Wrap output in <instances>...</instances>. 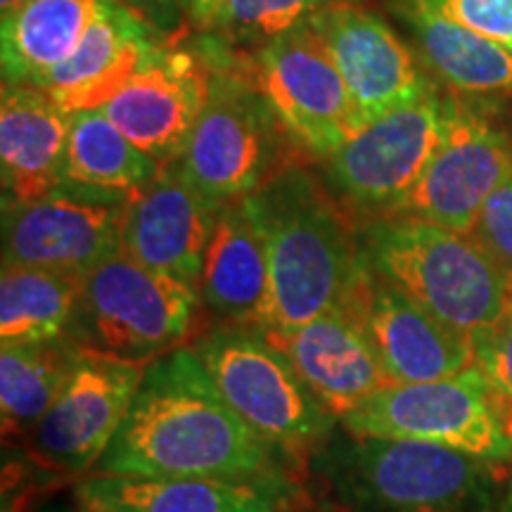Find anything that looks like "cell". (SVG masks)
<instances>
[{"instance_id":"obj_8","label":"cell","mask_w":512,"mask_h":512,"mask_svg":"<svg viewBox=\"0 0 512 512\" xmlns=\"http://www.w3.org/2000/svg\"><path fill=\"white\" fill-rule=\"evenodd\" d=\"M285 126L245 76L211 74L209 95L176 166L216 207L245 200L292 166Z\"/></svg>"},{"instance_id":"obj_29","label":"cell","mask_w":512,"mask_h":512,"mask_svg":"<svg viewBox=\"0 0 512 512\" xmlns=\"http://www.w3.org/2000/svg\"><path fill=\"white\" fill-rule=\"evenodd\" d=\"M475 366L489 382L505 425H512V306L489 328L472 332Z\"/></svg>"},{"instance_id":"obj_26","label":"cell","mask_w":512,"mask_h":512,"mask_svg":"<svg viewBox=\"0 0 512 512\" xmlns=\"http://www.w3.org/2000/svg\"><path fill=\"white\" fill-rule=\"evenodd\" d=\"M162 166L131 143L102 110L69 114L64 181L131 195L150 183Z\"/></svg>"},{"instance_id":"obj_18","label":"cell","mask_w":512,"mask_h":512,"mask_svg":"<svg viewBox=\"0 0 512 512\" xmlns=\"http://www.w3.org/2000/svg\"><path fill=\"white\" fill-rule=\"evenodd\" d=\"M164 48L159 31L110 0L72 57L43 76L36 88H43L67 114L100 110Z\"/></svg>"},{"instance_id":"obj_31","label":"cell","mask_w":512,"mask_h":512,"mask_svg":"<svg viewBox=\"0 0 512 512\" xmlns=\"http://www.w3.org/2000/svg\"><path fill=\"white\" fill-rule=\"evenodd\" d=\"M470 235L512 275V181L486 200Z\"/></svg>"},{"instance_id":"obj_30","label":"cell","mask_w":512,"mask_h":512,"mask_svg":"<svg viewBox=\"0 0 512 512\" xmlns=\"http://www.w3.org/2000/svg\"><path fill=\"white\" fill-rule=\"evenodd\" d=\"M453 22L477 34L512 43V0H422Z\"/></svg>"},{"instance_id":"obj_13","label":"cell","mask_w":512,"mask_h":512,"mask_svg":"<svg viewBox=\"0 0 512 512\" xmlns=\"http://www.w3.org/2000/svg\"><path fill=\"white\" fill-rule=\"evenodd\" d=\"M145 366L81 347L50 411L29 434L34 456L62 475H93L131 408Z\"/></svg>"},{"instance_id":"obj_12","label":"cell","mask_w":512,"mask_h":512,"mask_svg":"<svg viewBox=\"0 0 512 512\" xmlns=\"http://www.w3.org/2000/svg\"><path fill=\"white\" fill-rule=\"evenodd\" d=\"M254 83L287 136L323 162L361 128L347 83L309 22L264 43Z\"/></svg>"},{"instance_id":"obj_34","label":"cell","mask_w":512,"mask_h":512,"mask_svg":"<svg viewBox=\"0 0 512 512\" xmlns=\"http://www.w3.org/2000/svg\"><path fill=\"white\" fill-rule=\"evenodd\" d=\"M22 3H27V0H0V10H3V15H8V12L17 10Z\"/></svg>"},{"instance_id":"obj_1","label":"cell","mask_w":512,"mask_h":512,"mask_svg":"<svg viewBox=\"0 0 512 512\" xmlns=\"http://www.w3.org/2000/svg\"><path fill=\"white\" fill-rule=\"evenodd\" d=\"M299 470L228 406L188 342L147 363L93 475L299 484Z\"/></svg>"},{"instance_id":"obj_37","label":"cell","mask_w":512,"mask_h":512,"mask_svg":"<svg viewBox=\"0 0 512 512\" xmlns=\"http://www.w3.org/2000/svg\"><path fill=\"white\" fill-rule=\"evenodd\" d=\"M183 5H185V8H188V0H183Z\"/></svg>"},{"instance_id":"obj_25","label":"cell","mask_w":512,"mask_h":512,"mask_svg":"<svg viewBox=\"0 0 512 512\" xmlns=\"http://www.w3.org/2000/svg\"><path fill=\"white\" fill-rule=\"evenodd\" d=\"M83 275L46 268L3 266L0 347L76 342Z\"/></svg>"},{"instance_id":"obj_39","label":"cell","mask_w":512,"mask_h":512,"mask_svg":"<svg viewBox=\"0 0 512 512\" xmlns=\"http://www.w3.org/2000/svg\"><path fill=\"white\" fill-rule=\"evenodd\" d=\"M508 48H510V50H512V43H510V46H508Z\"/></svg>"},{"instance_id":"obj_33","label":"cell","mask_w":512,"mask_h":512,"mask_svg":"<svg viewBox=\"0 0 512 512\" xmlns=\"http://www.w3.org/2000/svg\"><path fill=\"white\" fill-rule=\"evenodd\" d=\"M223 0H188V10L192 12V17H197L200 22H209V17L219 10V5Z\"/></svg>"},{"instance_id":"obj_10","label":"cell","mask_w":512,"mask_h":512,"mask_svg":"<svg viewBox=\"0 0 512 512\" xmlns=\"http://www.w3.org/2000/svg\"><path fill=\"white\" fill-rule=\"evenodd\" d=\"M441 136L444 95L432 86L418 100L370 121L325 159L328 188L366 221L392 214L420 181Z\"/></svg>"},{"instance_id":"obj_9","label":"cell","mask_w":512,"mask_h":512,"mask_svg":"<svg viewBox=\"0 0 512 512\" xmlns=\"http://www.w3.org/2000/svg\"><path fill=\"white\" fill-rule=\"evenodd\" d=\"M339 425L363 437L425 441L498 467L512 465V437L482 370L430 382L389 384Z\"/></svg>"},{"instance_id":"obj_32","label":"cell","mask_w":512,"mask_h":512,"mask_svg":"<svg viewBox=\"0 0 512 512\" xmlns=\"http://www.w3.org/2000/svg\"><path fill=\"white\" fill-rule=\"evenodd\" d=\"M117 3L138 15L162 36H171L181 29V8H185L183 0H117Z\"/></svg>"},{"instance_id":"obj_11","label":"cell","mask_w":512,"mask_h":512,"mask_svg":"<svg viewBox=\"0 0 512 512\" xmlns=\"http://www.w3.org/2000/svg\"><path fill=\"white\" fill-rule=\"evenodd\" d=\"M128 195L64 181L29 202H3V266L86 275L121 252Z\"/></svg>"},{"instance_id":"obj_27","label":"cell","mask_w":512,"mask_h":512,"mask_svg":"<svg viewBox=\"0 0 512 512\" xmlns=\"http://www.w3.org/2000/svg\"><path fill=\"white\" fill-rule=\"evenodd\" d=\"M81 344L0 347V413L5 437H29L79 361Z\"/></svg>"},{"instance_id":"obj_4","label":"cell","mask_w":512,"mask_h":512,"mask_svg":"<svg viewBox=\"0 0 512 512\" xmlns=\"http://www.w3.org/2000/svg\"><path fill=\"white\" fill-rule=\"evenodd\" d=\"M358 240L375 273L465 335L494 325L512 306V275L472 235L387 214L363 223Z\"/></svg>"},{"instance_id":"obj_24","label":"cell","mask_w":512,"mask_h":512,"mask_svg":"<svg viewBox=\"0 0 512 512\" xmlns=\"http://www.w3.org/2000/svg\"><path fill=\"white\" fill-rule=\"evenodd\" d=\"M110 0H27L3 15V86H38L72 57Z\"/></svg>"},{"instance_id":"obj_19","label":"cell","mask_w":512,"mask_h":512,"mask_svg":"<svg viewBox=\"0 0 512 512\" xmlns=\"http://www.w3.org/2000/svg\"><path fill=\"white\" fill-rule=\"evenodd\" d=\"M266 335L285 351L316 399L339 422L392 384L366 332L342 304L299 328Z\"/></svg>"},{"instance_id":"obj_2","label":"cell","mask_w":512,"mask_h":512,"mask_svg":"<svg viewBox=\"0 0 512 512\" xmlns=\"http://www.w3.org/2000/svg\"><path fill=\"white\" fill-rule=\"evenodd\" d=\"M249 200L268 256V297L256 328L292 330L342 304L361 264V240L332 190L292 164Z\"/></svg>"},{"instance_id":"obj_5","label":"cell","mask_w":512,"mask_h":512,"mask_svg":"<svg viewBox=\"0 0 512 512\" xmlns=\"http://www.w3.org/2000/svg\"><path fill=\"white\" fill-rule=\"evenodd\" d=\"M190 344L228 406L292 463L304 467L337 432L339 420L256 325L216 323Z\"/></svg>"},{"instance_id":"obj_20","label":"cell","mask_w":512,"mask_h":512,"mask_svg":"<svg viewBox=\"0 0 512 512\" xmlns=\"http://www.w3.org/2000/svg\"><path fill=\"white\" fill-rule=\"evenodd\" d=\"M299 498V484L195 477L91 475L76 486L81 508L100 512H285Z\"/></svg>"},{"instance_id":"obj_35","label":"cell","mask_w":512,"mask_h":512,"mask_svg":"<svg viewBox=\"0 0 512 512\" xmlns=\"http://www.w3.org/2000/svg\"><path fill=\"white\" fill-rule=\"evenodd\" d=\"M79 512H100V510H91V508H81V505H79Z\"/></svg>"},{"instance_id":"obj_21","label":"cell","mask_w":512,"mask_h":512,"mask_svg":"<svg viewBox=\"0 0 512 512\" xmlns=\"http://www.w3.org/2000/svg\"><path fill=\"white\" fill-rule=\"evenodd\" d=\"M69 114L43 88L3 86V202H29L64 183Z\"/></svg>"},{"instance_id":"obj_28","label":"cell","mask_w":512,"mask_h":512,"mask_svg":"<svg viewBox=\"0 0 512 512\" xmlns=\"http://www.w3.org/2000/svg\"><path fill=\"white\" fill-rule=\"evenodd\" d=\"M328 3L330 0H223L207 24L233 38H261L268 43L302 27Z\"/></svg>"},{"instance_id":"obj_14","label":"cell","mask_w":512,"mask_h":512,"mask_svg":"<svg viewBox=\"0 0 512 512\" xmlns=\"http://www.w3.org/2000/svg\"><path fill=\"white\" fill-rule=\"evenodd\" d=\"M373 344L392 384L430 382L475 366L472 337L422 309L363 259L342 302Z\"/></svg>"},{"instance_id":"obj_7","label":"cell","mask_w":512,"mask_h":512,"mask_svg":"<svg viewBox=\"0 0 512 512\" xmlns=\"http://www.w3.org/2000/svg\"><path fill=\"white\" fill-rule=\"evenodd\" d=\"M512 181V107L496 95H444V136L392 214L472 233L494 192ZM387 216V214H384Z\"/></svg>"},{"instance_id":"obj_22","label":"cell","mask_w":512,"mask_h":512,"mask_svg":"<svg viewBox=\"0 0 512 512\" xmlns=\"http://www.w3.org/2000/svg\"><path fill=\"white\" fill-rule=\"evenodd\" d=\"M202 309L219 323L259 325L268 297L266 238L249 197L223 204L197 280Z\"/></svg>"},{"instance_id":"obj_40","label":"cell","mask_w":512,"mask_h":512,"mask_svg":"<svg viewBox=\"0 0 512 512\" xmlns=\"http://www.w3.org/2000/svg\"><path fill=\"white\" fill-rule=\"evenodd\" d=\"M60 512H64V510H60ZM67 512H69V510H67Z\"/></svg>"},{"instance_id":"obj_36","label":"cell","mask_w":512,"mask_h":512,"mask_svg":"<svg viewBox=\"0 0 512 512\" xmlns=\"http://www.w3.org/2000/svg\"><path fill=\"white\" fill-rule=\"evenodd\" d=\"M508 432H510V437H512V425H508Z\"/></svg>"},{"instance_id":"obj_6","label":"cell","mask_w":512,"mask_h":512,"mask_svg":"<svg viewBox=\"0 0 512 512\" xmlns=\"http://www.w3.org/2000/svg\"><path fill=\"white\" fill-rule=\"evenodd\" d=\"M200 306L195 285L119 252L83 275L74 339L147 366L188 344Z\"/></svg>"},{"instance_id":"obj_41","label":"cell","mask_w":512,"mask_h":512,"mask_svg":"<svg viewBox=\"0 0 512 512\" xmlns=\"http://www.w3.org/2000/svg\"><path fill=\"white\" fill-rule=\"evenodd\" d=\"M510 512H512V510H510Z\"/></svg>"},{"instance_id":"obj_23","label":"cell","mask_w":512,"mask_h":512,"mask_svg":"<svg viewBox=\"0 0 512 512\" xmlns=\"http://www.w3.org/2000/svg\"><path fill=\"white\" fill-rule=\"evenodd\" d=\"M401 17L413 31L427 67L463 95H503L512 91V50L501 41L453 22L422 0H401Z\"/></svg>"},{"instance_id":"obj_3","label":"cell","mask_w":512,"mask_h":512,"mask_svg":"<svg viewBox=\"0 0 512 512\" xmlns=\"http://www.w3.org/2000/svg\"><path fill=\"white\" fill-rule=\"evenodd\" d=\"M309 465L347 512H494L508 475L453 448L363 437L342 425Z\"/></svg>"},{"instance_id":"obj_38","label":"cell","mask_w":512,"mask_h":512,"mask_svg":"<svg viewBox=\"0 0 512 512\" xmlns=\"http://www.w3.org/2000/svg\"><path fill=\"white\" fill-rule=\"evenodd\" d=\"M285 512H299V510H285Z\"/></svg>"},{"instance_id":"obj_16","label":"cell","mask_w":512,"mask_h":512,"mask_svg":"<svg viewBox=\"0 0 512 512\" xmlns=\"http://www.w3.org/2000/svg\"><path fill=\"white\" fill-rule=\"evenodd\" d=\"M219 211L176 164H164L150 183L128 195L121 252L197 287Z\"/></svg>"},{"instance_id":"obj_15","label":"cell","mask_w":512,"mask_h":512,"mask_svg":"<svg viewBox=\"0 0 512 512\" xmlns=\"http://www.w3.org/2000/svg\"><path fill=\"white\" fill-rule=\"evenodd\" d=\"M309 24L323 38L347 83L361 128L432 88L406 43L375 12L330 0Z\"/></svg>"},{"instance_id":"obj_17","label":"cell","mask_w":512,"mask_h":512,"mask_svg":"<svg viewBox=\"0 0 512 512\" xmlns=\"http://www.w3.org/2000/svg\"><path fill=\"white\" fill-rule=\"evenodd\" d=\"M209 79L195 55L164 48L100 110L159 164H176L204 110Z\"/></svg>"}]
</instances>
